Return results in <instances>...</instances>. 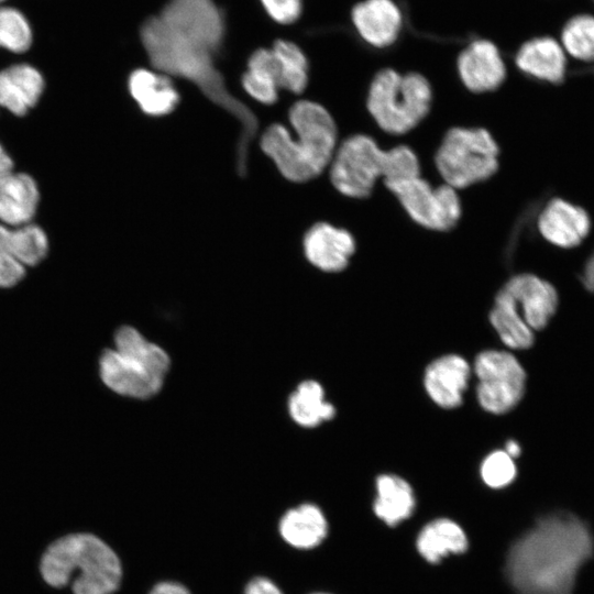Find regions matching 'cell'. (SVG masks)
Wrapping results in <instances>:
<instances>
[{"mask_svg":"<svg viewBox=\"0 0 594 594\" xmlns=\"http://www.w3.org/2000/svg\"><path fill=\"white\" fill-rule=\"evenodd\" d=\"M431 101V86L424 75L383 68L370 84L366 107L378 128L388 134L402 135L425 119Z\"/></svg>","mask_w":594,"mask_h":594,"instance_id":"cell-7","label":"cell"},{"mask_svg":"<svg viewBox=\"0 0 594 594\" xmlns=\"http://www.w3.org/2000/svg\"><path fill=\"white\" fill-rule=\"evenodd\" d=\"M224 31L211 24L167 20L160 15L146 20L140 38L152 65L167 76L186 79L215 105L226 110L240 123L237 145V172H248L249 147L256 135L258 122L251 109L227 89L216 57L223 42Z\"/></svg>","mask_w":594,"mask_h":594,"instance_id":"cell-1","label":"cell"},{"mask_svg":"<svg viewBox=\"0 0 594 594\" xmlns=\"http://www.w3.org/2000/svg\"><path fill=\"white\" fill-rule=\"evenodd\" d=\"M358 37L372 48H387L400 37L405 16L394 0H363L350 11Z\"/></svg>","mask_w":594,"mask_h":594,"instance_id":"cell-12","label":"cell"},{"mask_svg":"<svg viewBox=\"0 0 594 594\" xmlns=\"http://www.w3.org/2000/svg\"><path fill=\"white\" fill-rule=\"evenodd\" d=\"M517 475L515 459L503 449L490 452L480 465V476L491 488L508 486Z\"/></svg>","mask_w":594,"mask_h":594,"instance_id":"cell-30","label":"cell"},{"mask_svg":"<svg viewBox=\"0 0 594 594\" xmlns=\"http://www.w3.org/2000/svg\"><path fill=\"white\" fill-rule=\"evenodd\" d=\"M498 146L482 128H452L436 152L435 164L444 184L466 188L490 178L498 168Z\"/></svg>","mask_w":594,"mask_h":594,"instance_id":"cell-8","label":"cell"},{"mask_svg":"<svg viewBox=\"0 0 594 594\" xmlns=\"http://www.w3.org/2000/svg\"><path fill=\"white\" fill-rule=\"evenodd\" d=\"M311 594H329V593L316 592V593H311Z\"/></svg>","mask_w":594,"mask_h":594,"instance_id":"cell-40","label":"cell"},{"mask_svg":"<svg viewBox=\"0 0 594 594\" xmlns=\"http://www.w3.org/2000/svg\"><path fill=\"white\" fill-rule=\"evenodd\" d=\"M285 543L298 550L318 547L328 535V521L323 512L315 504L304 503L287 509L277 524Z\"/></svg>","mask_w":594,"mask_h":594,"instance_id":"cell-21","label":"cell"},{"mask_svg":"<svg viewBox=\"0 0 594 594\" xmlns=\"http://www.w3.org/2000/svg\"><path fill=\"white\" fill-rule=\"evenodd\" d=\"M329 166L334 188L351 198L369 196L378 179L386 185L420 175L419 160L410 147L383 150L365 134L345 139Z\"/></svg>","mask_w":594,"mask_h":594,"instance_id":"cell-5","label":"cell"},{"mask_svg":"<svg viewBox=\"0 0 594 594\" xmlns=\"http://www.w3.org/2000/svg\"><path fill=\"white\" fill-rule=\"evenodd\" d=\"M14 169V164L3 145L0 143V176Z\"/></svg>","mask_w":594,"mask_h":594,"instance_id":"cell-37","label":"cell"},{"mask_svg":"<svg viewBox=\"0 0 594 594\" xmlns=\"http://www.w3.org/2000/svg\"><path fill=\"white\" fill-rule=\"evenodd\" d=\"M9 0H0V6L7 3Z\"/></svg>","mask_w":594,"mask_h":594,"instance_id":"cell-39","label":"cell"},{"mask_svg":"<svg viewBox=\"0 0 594 594\" xmlns=\"http://www.w3.org/2000/svg\"><path fill=\"white\" fill-rule=\"evenodd\" d=\"M243 594H284L280 587L266 576L251 579L244 587Z\"/></svg>","mask_w":594,"mask_h":594,"instance_id":"cell-34","label":"cell"},{"mask_svg":"<svg viewBox=\"0 0 594 594\" xmlns=\"http://www.w3.org/2000/svg\"><path fill=\"white\" fill-rule=\"evenodd\" d=\"M127 89L138 107L147 116L162 117L174 111L179 102V95L169 77L138 68L130 73Z\"/></svg>","mask_w":594,"mask_h":594,"instance_id":"cell-20","label":"cell"},{"mask_svg":"<svg viewBox=\"0 0 594 594\" xmlns=\"http://www.w3.org/2000/svg\"><path fill=\"white\" fill-rule=\"evenodd\" d=\"M302 244L306 258L326 273L343 271L355 251L352 234L327 222L314 224L305 234Z\"/></svg>","mask_w":594,"mask_h":594,"instance_id":"cell-16","label":"cell"},{"mask_svg":"<svg viewBox=\"0 0 594 594\" xmlns=\"http://www.w3.org/2000/svg\"><path fill=\"white\" fill-rule=\"evenodd\" d=\"M581 280L588 292L594 293V252L584 264Z\"/></svg>","mask_w":594,"mask_h":594,"instance_id":"cell-36","label":"cell"},{"mask_svg":"<svg viewBox=\"0 0 594 594\" xmlns=\"http://www.w3.org/2000/svg\"><path fill=\"white\" fill-rule=\"evenodd\" d=\"M33 43V30L25 14L7 3L0 6V50L25 54Z\"/></svg>","mask_w":594,"mask_h":594,"instance_id":"cell-29","label":"cell"},{"mask_svg":"<svg viewBox=\"0 0 594 594\" xmlns=\"http://www.w3.org/2000/svg\"><path fill=\"white\" fill-rule=\"evenodd\" d=\"M296 139L278 123L271 124L261 138V148L279 173L295 183L308 182L330 165L337 145V127L321 105L300 100L289 110Z\"/></svg>","mask_w":594,"mask_h":594,"instance_id":"cell-3","label":"cell"},{"mask_svg":"<svg viewBox=\"0 0 594 594\" xmlns=\"http://www.w3.org/2000/svg\"><path fill=\"white\" fill-rule=\"evenodd\" d=\"M472 374V364L465 358L447 353L426 366L422 385L427 396L438 407L455 409L463 403Z\"/></svg>","mask_w":594,"mask_h":594,"instance_id":"cell-13","label":"cell"},{"mask_svg":"<svg viewBox=\"0 0 594 594\" xmlns=\"http://www.w3.org/2000/svg\"><path fill=\"white\" fill-rule=\"evenodd\" d=\"M457 70L463 86L476 94L497 89L507 76L499 46L485 37L471 40L459 52Z\"/></svg>","mask_w":594,"mask_h":594,"instance_id":"cell-11","label":"cell"},{"mask_svg":"<svg viewBox=\"0 0 594 594\" xmlns=\"http://www.w3.org/2000/svg\"><path fill=\"white\" fill-rule=\"evenodd\" d=\"M148 594H193L189 588L180 582L165 580L156 583Z\"/></svg>","mask_w":594,"mask_h":594,"instance_id":"cell-35","label":"cell"},{"mask_svg":"<svg viewBox=\"0 0 594 594\" xmlns=\"http://www.w3.org/2000/svg\"><path fill=\"white\" fill-rule=\"evenodd\" d=\"M271 50L278 63L280 88L294 94L302 92L309 77V64L302 50L286 40H277Z\"/></svg>","mask_w":594,"mask_h":594,"instance_id":"cell-28","label":"cell"},{"mask_svg":"<svg viewBox=\"0 0 594 594\" xmlns=\"http://www.w3.org/2000/svg\"><path fill=\"white\" fill-rule=\"evenodd\" d=\"M537 224L539 232L548 242L570 249L585 239L591 220L583 208L564 199L554 198L541 210Z\"/></svg>","mask_w":594,"mask_h":594,"instance_id":"cell-17","label":"cell"},{"mask_svg":"<svg viewBox=\"0 0 594 594\" xmlns=\"http://www.w3.org/2000/svg\"><path fill=\"white\" fill-rule=\"evenodd\" d=\"M472 372L476 377V400L488 414L509 413L525 394L526 371L509 351L486 349L479 352L474 358Z\"/></svg>","mask_w":594,"mask_h":594,"instance_id":"cell-9","label":"cell"},{"mask_svg":"<svg viewBox=\"0 0 594 594\" xmlns=\"http://www.w3.org/2000/svg\"><path fill=\"white\" fill-rule=\"evenodd\" d=\"M373 512L381 520L395 526L414 512L416 499L411 485L402 476L384 473L375 480Z\"/></svg>","mask_w":594,"mask_h":594,"instance_id":"cell-22","label":"cell"},{"mask_svg":"<svg viewBox=\"0 0 594 594\" xmlns=\"http://www.w3.org/2000/svg\"><path fill=\"white\" fill-rule=\"evenodd\" d=\"M45 89L44 77L26 63L9 65L0 70V108L15 117L26 116Z\"/></svg>","mask_w":594,"mask_h":594,"instance_id":"cell-18","label":"cell"},{"mask_svg":"<svg viewBox=\"0 0 594 594\" xmlns=\"http://www.w3.org/2000/svg\"><path fill=\"white\" fill-rule=\"evenodd\" d=\"M419 554L429 563H438L448 554H459L468 549V538L459 524L449 518L428 522L416 539Z\"/></svg>","mask_w":594,"mask_h":594,"instance_id":"cell-23","label":"cell"},{"mask_svg":"<svg viewBox=\"0 0 594 594\" xmlns=\"http://www.w3.org/2000/svg\"><path fill=\"white\" fill-rule=\"evenodd\" d=\"M507 454H509L513 459H517L520 453H521V447L520 444L513 440V439H509L506 441L505 443V447L503 449Z\"/></svg>","mask_w":594,"mask_h":594,"instance_id":"cell-38","label":"cell"},{"mask_svg":"<svg viewBox=\"0 0 594 594\" xmlns=\"http://www.w3.org/2000/svg\"><path fill=\"white\" fill-rule=\"evenodd\" d=\"M244 90L255 100L264 105H272L277 100L278 85L274 76L258 67L248 66L242 76Z\"/></svg>","mask_w":594,"mask_h":594,"instance_id":"cell-31","label":"cell"},{"mask_svg":"<svg viewBox=\"0 0 594 594\" xmlns=\"http://www.w3.org/2000/svg\"><path fill=\"white\" fill-rule=\"evenodd\" d=\"M568 56L558 37L537 34L521 42L514 63L522 74L539 81L561 84L568 70Z\"/></svg>","mask_w":594,"mask_h":594,"instance_id":"cell-15","label":"cell"},{"mask_svg":"<svg viewBox=\"0 0 594 594\" xmlns=\"http://www.w3.org/2000/svg\"><path fill=\"white\" fill-rule=\"evenodd\" d=\"M488 321L507 348L526 350L532 346L534 331L517 312L512 299L502 288L494 298Z\"/></svg>","mask_w":594,"mask_h":594,"instance_id":"cell-26","label":"cell"},{"mask_svg":"<svg viewBox=\"0 0 594 594\" xmlns=\"http://www.w3.org/2000/svg\"><path fill=\"white\" fill-rule=\"evenodd\" d=\"M268 15L278 23L290 24L302 11V0H261Z\"/></svg>","mask_w":594,"mask_h":594,"instance_id":"cell-32","label":"cell"},{"mask_svg":"<svg viewBox=\"0 0 594 594\" xmlns=\"http://www.w3.org/2000/svg\"><path fill=\"white\" fill-rule=\"evenodd\" d=\"M38 202L40 190L31 175L11 170L0 176L1 223L19 227L32 222Z\"/></svg>","mask_w":594,"mask_h":594,"instance_id":"cell-19","label":"cell"},{"mask_svg":"<svg viewBox=\"0 0 594 594\" xmlns=\"http://www.w3.org/2000/svg\"><path fill=\"white\" fill-rule=\"evenodd\" d=\"M41 572L53 586L63 587L72 582L74 594H112L123 575L114 550L90 534L55 541L42 559Z\"/></svg>","mask_w":594,"mask_h":594,"instance_id":"cell-4","label":"cell"},{"mask_svg":"<svg viewBox=\"0 0 594 594\" xmlns=\"http://www.w3.org/2000/svg\"><path fill=\"white\" fill-rule=\"evenodd\" d=\"M558 40L568 58L594 64V12L581 11L565 19Z\"/></svg>","mask_w":594,"mask_h":594,"instance_id":"cell-27","label":"cell"},{"mask_svg":"<svg viewBox=\"0 0 594 594\" xmlns=\"http://www.w3.org/2000/svg\"><path fill=\"white\" fill-rule=\"evenodd\" d=\"M114 344L100 358L103 383L127 397L146 399L157 394L170 364L167 353L130 326L117 331Z\"/></svg>","mask_w":594,"mask_h":594,"instance_id":"cell-6","label":"cell"},{"mask_svg":"<svg viewBox=\"0 0 594 594\" xmlns=\"http://www.w3.org/2000/svg\"><path fill=\"white\" fill-rule=\"evenodd\" d=\"M0 245L26 268L35 267L48 253V238L35 222L9 227L0 222Z\"/></svg>","mask_w":594,"mask_h":594,"instance_id":"cell-24","label":"cell"},{"mask_svg":"<svg viewBox=\"0 0 594 594\" xmlns=\"http://www.w3.org/2000/svg\"><path fill=\"white\" fill-rule=\"evenodd\" d=\"M385 186L407 215L426 229L448 231L460 219L461 201L458 191L444 183L432 186L418 175Z\"/></svg>","mask_w":594,"mask_h":594,"instance_id":"cell-10","label":"cell"},{"mask_svg":"<svg viewBox=\"0 0 594 594\" xmlns=\"http://www.w3.org/2000/svg\"><path fill=\"white\" fill-rule=\"evenodd\" d=\"M592 552V535L580 518L549 515L512 546L506 574L517 594H571Z\"/></svg>","mask_w":594,"mask_h":594,"instance_id":"cell-2","label":"cell"},{"mask_svg":"<svg viewBox=\"0 0 594 594\" xmlns=\"http://www.w3.org/2000/svg\"><path fill=\"white\" fill-rule=\"evenodd\" d=\"M26 267L0 245V288L16 286L26 274Z\"/></svg>","mask_w":594,"mask_h":594,"instance_id":"cell-33","label":"cell"},{"mask_svg":"<svg viewBox=\"0 0 594 594\" xmlns=\"http://www.w3.org/2000/svg\"><path fill=\"white\" fill-rule=\"evenodd\" d=\"M502 289L532 331L542 330L558 307L556 288L537 275L522 273L510 277Z\"/></svg>","mask_w":594,"mask_h":594,"instance_id":"cell-14","label":"cell"},{"mask_svg":"<svg viewBox=\"0 0 594 594\" xmlns=\"http://www.w3.org/2000/svg\"><path fill=\"white\" fill-rule=\"evenodd\" d=\"M288 410L293 420L305 428H314L334 418L337 409L327 402L322 385L314 380L301 382L292 393Z\"/></svg>","mask_w":594,"mask_h":594,"instance_id":"cell-25","label":"cell"}]
</instances>
